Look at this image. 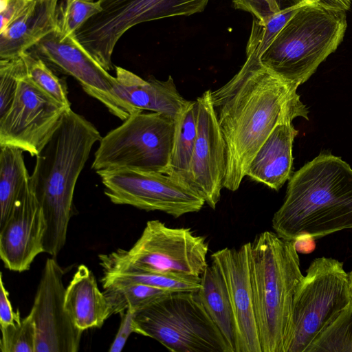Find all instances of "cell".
Here are the masks:
<instances>
[{
  "label": "cell",
  "mask_w": 352,
  "mask_h": 352,
  "mask_svg": "<svg viewBox=\"0 0 352 352\" xmlns=\"http://www.w3.org/2000/svg\"><path fill=\"white\" fill-rule=\"evenodd\" d=\"M298 87L246 58L225 85L211 91L214 110L226 146L223 188L236 191L259 148L274 128L297 117L308 120Z\"/></svg>",
  "instance_id": "1"
},
{
  "label": "cell",
  "mask_w": 352,
  "mask_h": 352,
  "mask_svg": "<svg viewBox=\"0 0 352 352\" xmlns=\"http://www.w3.org/2000/svg\"><path fill=\"white\" fill-rule=\"evenodd\" d=\"M272 226L280 237L318 239L352 228V168L340 157L321 153L289 179Z\"/></svg>",
  "instance_id": "2"
},
{
  "label": "cell",
  "mask_w": 352,
  "mask_h": 352,
  "mask_svg": "<svg viewBox=\"0 0 352 352\" xmlns=\"http://www.w3.org/2000/svg\"><path fill=\"white\" fill-rule=\"evenodd\" d=\"M102 136L84 116L67 109L36 157L30 187L47 223L45 253L56 257L63 248L78 178L94 144Z\"/></svg>",
  "instance_id": "3"
},
{
  "label": "cell",
  "mask_w": 352,
  "mask_h": 352,
  "mask_svg": "<svg viewBox=\"0 0 352 352\" xmlns=\"http://www.w3.org/2000/svg\"><path fill=\"white\" fill-rule=\"evenodd\" d=\"M249 265L262 352H287L295 294L303 277L295 241L265 231L250 242Z\"/></svg>",
  "instance_id": "4"
},
{
  "label": "cell",
  "mask_w": 352,
  "mask_h": 352,
  "mask_svg": "<svg viewBox=\"0 0 352 352\" xmlns=\"http://www.w3.org/2000/svg\"><path fill=\"white\" fill-rule=\"evenodd\" d=\"M346 27V11L307 0L275 36L261 62L298 87L337 50Z\"/></svg>",
  "instance_id": "5"
},
{
  "label": "cell",
  "mask_w": 352,
  "mask_h": 352,
  "mask_svg": "<svg viewBox=\"0 0 352 352\" xmlns=\"http://www.w3.org/2000/svg\"><path fill=\"white\" fill-rule=\"evenodd\" d=\"M141 335L173 352H232L197 292H172L137 311Z\"/></svg>",
  "instance_id": "6"
},
{
  "label": "cell",
  "mask_w": 352,
  "mask_h": 352,
  "mask_svg": "<svg viewBox=\"0 0 352 352\" xmlns=\"http://www.w3.org/2000/svg\"><path fill=\"white\" fill-rule=\"evenodd\" d=\"M175 120L164 113L138 111L102 138L91 168L168 172Z\"/></svg>",
  "instance_id": "7"
},
{
  "label": "cell",
  "mask_w": 352,
  "mask_h": 352,
  "mask_svg": "<svg viewBox=\"0 0 352 352\" xmlns=\"http://www.w3.org/2000/svg\"><path fill=\"white\" fill-rule=\"evenodd\" d=\"M352 300L349 274L337 259H314L295 294L287 352H307L320 333Z\"/></svg>",
  "instance_id": "8"
},
{
  "label": "cell",
  "mask_w": 352,
  "mask_h": 352,
  "mask_svg": "<svg viewBox=\"0 0 352 352\" xmlns=\"http://www.w3.org/2000/svg\"><path fill=\"white\" fill-rule=\"evenodd\" d=\"M119 250L130 265L142 271L201 276L208 265L204 237L159 220L147 221L130 250Z\"/></svg>",
  "instance_id": "9"
},
{
  "label": "cell",
  "mask_w": 352,
  "mask_h": 352,
  "mask_svg": "<svg viewBox=\"0 0 352 352\" xmlns=\"http://www.w3.org/2000/svg\"><path fill=\"white\" fill-rule=\"evenodd\" d=\"M104 194L114 204L179 217L199 211L205 201L188 186L160 173L131 169L98 170Z\"/></svg>",
  "instance_id": "10"
},
{
  "label": "cell",
  "mask_w": 352,
  "mask_h": 352,
  "mask_svg": "<svg viewBox=\"0 0 352 352\" xmlns=\"http://www.w3.org/2000/svg\"><path fill=\"white\" fill-rule=\"evenodd\" d=\"M28 51L48 66L74 78L88 95L122 120L142 111L127 104L114 94L116 77L95 60L75 35L63 36L56 28Z\"/></svg>",
  "instance_id": "11"
},
{
  "label": "cell",
  "mask_w": 352,
  "mask_h": 352,
  "mask_svg": "<svg viewBox=\"0 0 352 352\" xmlns=\"http://www.w3.org/2000/svg\"><path fill=\"white\" fill-rule=\"evenodd\" d=\"M67 109L39 89L25 72L11 107L0 118V146H15L36 157Z\"/></svg>",
  "instance_id": "12"
},
{
  "label": "cell",
  "mask_w": 352,
  "mask_h": 352,
  "mask_svg": "<svg viewBox=\"0 0 352 352\" xmlns=\"http://www.w3.org/2000/svg\"><path fill=\"white\" fill-rule=\"evenodd\" d=\"M64 272L54 257L45 263L30 312L36 326L35 352H76L83 331L65 307Z\"/></svg>",
  "instance_id": "13"
},
{
  "label": "cell",
  "mask_w": 352,
  "mask_h": 352,
  "mask_svg": "<svg viewBox=\"0 0 352 352\" xmlns=\"http://www.w3.org/2000/svg\"><path fill=\"white\" fill-rule=\"evenodd\" d=\"M197 133L186 184L210 208L218 204L226 167V146L207 90L196 100Z\"/></svg>",
  "instance_id": "14"
},
{
  "label": "cell",
  "mask_w": 352,
  "mask_h": 352,
  "mask_svg": "<svg viewBox=\"0 0 352 352\" xmlns=\"http://www.w3.org/2000/svg\"><path fill=\"white\" fill-rule=\"evenodd\" d=\"M0 230V256L8 270L27 271L34 258L45 252L47 223L30 183Z\"/></svg>",
  "instance_id": "15"
},
{
  "label": "cell",
  "mask_w": 352,
  "mask_h": 352,
  "mask_svg": "<svg viewBox=\"0 0 352 352\" xmlns=\"http://www.w3.org/2000/svg\"><path fill=\"white\" fill-rule=\"evenodd\" d=\"M250 246L248 242L211 255L212 263L220 270L228 291L237 329V352H262L250 274Z\"/></svg>",
  "instance_id": "16"
},
{
  "label": "cell",
  "mask_w": 352,
  "mask_h": 352,
  "mask_svg": "<svg viewBox=\"0 0 352 352\" xmlns=\"http://www.w3.org/2000/svg\"><path fill=\"white\" fill-rule=\"evenodd\" d=\"M114 94L127 104L140 110L166 114L175 120L189 100L184 98L169 76L166 80H148L120 67H116Z\"/></svg>",
  "instance_id": "17"
},
{
  "label": "cell",
  "mask_w": 352,
  "mask_h": 352,
  "mask_svg": "<svg viewBox=\"0 0 352 352\" xmlns=\"http://www.w3.org/2000/svg\"><path fill=\"white\" fill-rule=\"evenodd\" d=\"M58 0H34L15 21L0 32V58L20 57L56 29Z\"/></svg>",
  "instance_id": "18"
},
{
  "label": "cell",
  "mask_w": 352,
  "mask_h": 352,
  "mask_svg": "<svg viewBox=\"0 0 352 352\" xmlns=\"http://www.w3.org/2000/svg\"><path fill=\"white\" fill-rule=\"evenodd\" d=\"M297 133L292 122L277 125L252 159L247 176L278 190L292 175V146Z\"/></svg>",
  "instance_id": "19"
},
{
  "label": "cell",
  "mask_w": 352,
  "mask_h": 352,
  "mask_svg": "<svg viewBox=\"0 0 352 352\" xmlns=\"http://www.w3.org/2000/svg\"><path fill=\"white\" fill-rule=\"evenodd\" d=\"M65 307L75 326L82 331L100 328L111 316L103 292L95 276L84 265H80L66 288Z\"/></svg>",
  "instance_id": "20"
},
{
  "label": "cell",
  "mask_w": 352,
  "mask_h": 352,
  "mask_svg": "<svg viewBox=\"0 0 352 352\" xmlns=\"http://www.w3.org/2000/svg\"><path fill=\"white\" fill-rule=\"evenodd\" d=\"M103 270V289L113 285L140 283L173 292H197L201 286V276L178 274L156 273L138 270L130 265L119 249L98 256Z\"/></svg>",
  "instance_id": "21"
},
{
  "label": "cell",
  "mask_w": 352,
  "mask_h": 352,
  "mask_svg": "<svg viewBox=\"0 0 352 352\" xmlns=\"http://www.w3.org/2000/svg\"><path fill=\"white\" fill-rule=\"evenodd\" d=\"M198 297L232 352L238 351V334L234 312L224 278L213 263L201 275Z\"/></svg>",
  "instance_id": "22"
},
{
  "label": "cell",
  "mask_w": 352,
  "mask_h": 352,
  "mask_svg": "<svg viewBox=\"0 0 352 352\" xmlns=\"http://www.w3.org/2000/svg\"><path fill=\"white\" fill-rule=\"evenodd\" d=\"M0 226L11 213L19 197L28 186L30 175L21 149L0 146Z\"/></svg>",
  "instance_id": "23"
},
{
  "label": "cell",
  "mask_w": 352,
  "mask_h": 352,
  "mask_svg": "<svg viewBox=\"0 0 352 352\" xmlns=\"http://www.w3.org/2000/svg\"><path fill=\"white\" fill-rule=\"evenodd\" d=\"M197 133V103L196 100L189 101L175 119L170 162L167 173L186 186Z\"/></svg>",
  "instance_id": "24"
},
{
  "label": "cell",
  "mask_w": 352,
  "mask_h": 352,
  "mask_svg": "<svg viewBox=\"0 0 352 352\" xmlns=\"http://www.w3.org/2000/svg\"><path fill=\"white\" fill-rule=\"evenodd\" d=\"M307 1V0H277L280 8L278 11L263 21L254 17L246 47V58L260 59L275 36Z\"/></svg>",
  "instance_id": "25"
},
{
  "label": "cell",
  "mask_w": 352,
  "mask_h": 352,
  "mask_svg": "<svg viewBox=\"0 0 352 352\" xmlns=\"http://www.w3.org/2000/svg\"><path fill=\"white\" fill-rule=\"evenodd\" d=\"M173 292L140 283L118 284L104 288L111 316L131 310L136 312Z\"/></svg>",
  "instance_id": "26"
},
{
  "label": "cell",
  "mask_w": 352,
  "mask_h": 352,
  "mask_svg": "<svg viewBox=\"0 0 352 352\" xmlns=\"http://www.w3.org/2000/svg\"><path fill=\"white\" fill-rule=\"evenodd\" d=\"M307 352H352V300L320 333Z\"/></svg>",
  "instance_id": "27"
},
{
  "label": "cell",
  "mask_w": 352,
  "mask_h": 352,
  "mask_svg": "<svg viewBox=\"0 0 352 352\" xmlns=\"http://www.w3.org/2000/svg\"><path fill=\"white\" fill-rule=\"evenodd\" d=\"M21 57L29 78L50 97L67 109H71L65 81L58 78L42 59L29 51L23 52Z\"/></svg>",
  "instance_id": "28"
},
{
  "label": "cell",
  "mask_w": 352,
  "mask_h": 352,
  "mask_svg": "<svg viewBox=\"0 0 352 352\" xmlns=\"http://www.w3.org/2000/svg\"><path fill=\"white\" fill-rule=\"evenodd\" d=\"M101 10L98 0H65L58 8L57 30L63 36L75 35L87 21Z\"/></svg>",
  "instance_id": "29"
},
{
  "label": "cell",
  "mask_w": 352,
  "mask_h": 352,
  "mask_svg": "<svg viewBox=\"0 0 352 352\" xmlns=\"http://www.w3.org/2000/svg\"><path fill=\"white\" fill-rule=\"evenodd\" d=\"M2 352H35L36 326L29 314L19 324L1 329Z\"/></svg>",
  "instance_id": "30"
},
{
  "label": "cell",
  "mask_w": 352,
  "mask_h": 352,
  "mask_svg": "<svg viewBox=\"0 0 352 352\" xmlns=\"http://www.w3.org/2000/svg\"><path fill=\"white\" fill-rule=\"evenodd\" d=\"M26 72L22 58L0 59V118L11 107L20 77Z\"/></svg>",
  "instance_id": "31"
},
{
  "label": "cell",
  "mask_w": 352,
  "mask_h": 352,
  "mask_svg": "<svg viewBox=\"0 0 352 352\" xmlns=\"http://www.w3.org/2000/svg\"><path fill=\"white\" fill-rule=\"evenodd\" d=\"M233 3L235 8L250 12L260 21L280 9L277 0H233Z\"/></svg>",
  "instance_id": "32"
},
{
  "label": "cell",
  "mask_w": 352,
  "mask_h": 352,
  "mask_svg": "<svg viewBox=\"0 0 352 352\" xmlns=\"http://www.w3.org/2000/svg\"><path fill=\"white\" fill-rule=\"evenodd\" d=\"M134 314L135 312L131 310L120 314L122 320L115 339L109 349V352H120L131 333L141 335V331L134 320Z\"/></svg>",
  "instance_id": "33"
},
{
  "label": "cell",
  "mask_w": 352,
  "mask_h": 352,
  "mask_svg": "<svg viewBox=\"0 0 352 352\" xmlns=\"http://www.w3.org/2000/svg\"><path fill=\"white\" fill-rule=\"evenodd\" d=\"M34 0H1V28L3 30L19 18Z\"/></svg>",
  "instance_id": "34"
},
{
  "label": "cell",
  "mask_w": 352,
  "mask_h": 352,
  "mask_svg": "<svg viewBox=\"0 0 352 352\" xmlns=\"http://www.w3.org/2000/svg\"><path fill=\"white\" fill-rule=\"evenodd\" d=\"M0 283V324L1 329H4L20 323L21 319L19 310L16 312L13 311L8 292L3 284L2 273H1Z\"/></svg>",
  "instance_id": "35"
},
{
  "label": "cell",
  "mask_w": 352,
  "mask_h": 352,
  "mask_svg": "<svg viewBox=\"0 0 352 352\" xmlns=\"http://www.w3.org/2000/svg\"><path fill=\"white\" fill-rule=\"evenodd\" d=\"M311 1H322L329 6L347 11L351 6V0H311Z\"/></svg>",
  "instance_id": "36"
},
{
  "label": "cell",
  "mask_w": 352,
  "mask_h": 352,
  "mask_svg": "<svg viewBox=\"0 0 352 352\" xmlns=\"http://www.w3.org/2000/svg\"><path fill=\"white\" fill-rule=\"evenodd\" d=\"M349 278H350V284H351V290H352V271H351V272L349 274Z\"/></svg>",
  "instance_id": "37"
}]
</instances>
